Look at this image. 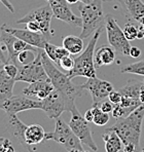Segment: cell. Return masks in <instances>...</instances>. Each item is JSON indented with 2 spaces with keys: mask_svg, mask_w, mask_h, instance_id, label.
I'll return each instance as SVG.
<instances>
[{
  "mask_svg": "<svg viewBox=\"0 0 144 152\" xmlns=\"http://www.w3.org/2000/svg\"><path fill=\"white\" fill-rule=\"evenodd\" d=\"M39 53L46 72L51 82L53 83L54 88L59 91L64 97L65 103H66V110L71 114L77 112L78 110L76 108L75 100L77 97L82 96L84 89H82L80 86H74L69 76L61 72L54 64V62L48 58L44 50H39Z\"/></svg>",
  "mask_w": 144,
  "mask_h": 152,
  "instance_id": "6da1fadb",
  "label": "cell"
},
{
  "mask_svg": "<svg viewBox=\"0 0 144 152\" xmlns=\"http://www.w3.org/2000/svg\"><path fill=\"white\" fill-rule=\"evenodd\" d=\"M144 119V104H141L137 109L127 117L116 119L115 124L108 127L114 131L123 141V145L134 144L140 146V137L142 132V124Z\"/></svg>",
  "mask_w": 144,
  "mask_h": 152,
  "instance_id": "7a4b0ae2",
  "label": "cell"
},
{
  "mask_svg": "<svg viewBox=\"0 0 144 152\" xmlns=\"http://www.w3.org/2000/svg\"><path fill=\"white\" fill-rule=\"evenodd\" d=\"M103 1L104 0H93L90 3H80L78 5L82 21L80 34L82 39L89 38L97 30L105 26L106 15L103 12Z\"/></svg>",
  "mask_w": 144,
  "mask_h": 152,
  "instance_id": "3957f363",
  "label": "cell"
},
{
  "mask_svg": "<svg viewBox=\"0 0 144 152\" xmlns=\"http://www.w3.org/2000/svg\"><path fill=\"white\" fill-rule=\"evenodd\" d=\"M103 28H100L97 30L91 37V40L87 43L85 50L74 59V66L70 72L67 73L70 79H73L75 77H87L93 78L97 77L96 66L94 62V55H95V48L98 42V39L100 37V34L102 33Z\"/></svg>",
  "mask_w": 144,
  "mask_h": 152,
  "instance_id": "277c9868",
  "label": "cell"
},
{
  "mask_svg": "<svg viewBox=\"0 0 144 152\" xmlns=\"http://www.w3.org/2000/svg\"><path fill=\"white\" fill-rule=\"evenodd\" d=\"M48 140L59 143L68 150H70V149L84 150L80 140L72 132L70 126L67 124L62 118L56 119L55 131L51 133H46V141Z\"/></svg>",
  "mask_w": 144,
  "mask_h": 152,
  "instance_id": "5b68a950",
  "label": "cell"
},
{
  "mask_svg": "<svg viewBox=\"0 0 144 152\" xmlns=\"http://www.w3.org/2000/svg\"><path fill=\"white\" fill-rule=\"evenodd\" d=\"M105 28L107 32V39L109 45L114 48V50L125 56H130L131 44L126 38L123 31L118 26L116 20L111 15H106L105 19Z\"/></svg>",
  "mask_w": 144,
  "mask_h": 152,
  "instance_id": "8992f818",
  "label": "cell"
},
{
  "mask_svg": "<svg viewBox=\"0 0 144 152\" xmlns=\"http://www.w3.org/2000/svg\"><path fill=\"white\" fill-rule=\"evenodd\" d=\"M53 17V10H51V5L48 3L46 5L40 6V7L29 12L26 15L18 20L17 24H27L28 22H37L40 26V32L48 40H51V22Z\"/></svg>",
  "mask_w": 144,
  "mask_h": 152,
  "instance_id": "52a82bcc",
  "label": "cell"
},
{
  "mask_svg": "<svg viewBox=\"0 0 144 152\" xmlns=\"http://www.w3.org/2000/svg\"><path fill=\"white\" fill-rule=\"evenodd\" d=\"M0 109L6 114H18L32 109H41V101L32 99L27 96H12V98L0 102Z\"/></svg>",
  "mask_w": 144,
  "mask_h": 152,
  "instance_id": "ba28073f",
  "label": "cell"
},
{
  "mask_svg": "<svg viewBox=\"0 0 144 152\" xmlns=\"http://www.w3.org/2000/svg\"><path fill=\"white\" fill-rule=\"evenodd\" d=\"M49 79L48 74L46 72V69L41 62L39 50L37 53L35 60L32 63L28 65H24L19 69L15 81H24V82H31L38 81V80H48Z\"/></svg>",
  "mask_w": 144,
  "mask_h": 152,
  "instance_id": "9c48e42d",
  "label": "cell"
},
{
  "mask_svg": "<svg viewBox=\"0 0 144 152\" xmlns=\"http://www.w3.org/2000/svg\"><path fill=\"white\" fill-rule=\"evenodd\" d=\"M69 126H70L72 132L75 134V136L80 140L82 144L87 145L93 151L98 150V147H97L96 143L94 142L93 137H92V132L91 127L89 126V122L85 120L84 116H82L79 111L71 114Z\"/></svg>",
  "mask_w": 144,
  "mask_h": 152,
  "instance_id": "30bf717a",
  "label": "cell"
},
{
  "mask_svg": "<svg viewBox=\"0 0 144 152\" xmlns=\"http://www.w3.org/2000/svg\"><path fill=\"white\" fill-rule=\"evenodd\" d=\"M0 33H1V34H0L1 43L5 46L6 50H7V53H8L7 62H12V63L15 64L18 55L24 50L38 51L39 50H41V48H34V46L28 44L27 42L19 39V38L13 36L12 34L6 32V31L2 28H1V30H0Z\"/></svg>",
  "mask_w": 144,
  "mask_h": 152,
  "instance_id": "8fae6325",
  "label": "cell"
},
{
  "mask_svg": "<svg viewBox=\"0 0 144 152\" xmlns=\"http://www.w3.org/2000/svg\"><path fill=\"white\" fill-rule=\"evenodd\" d=\"M82 89L87 91L92 96L93 106H98L108 98L109 94L113 91V86L109 81L99 79L97 77L87 78V82L80 86Z\"/></svg>",
  "mask_w": 144,
  "mask_h": 152,
  "instance_id": "7c38bea8",
  "label": "cell"
},
{
  "mask_svg": "<svg viewBox=\"0 0 144 152\" xmlns=\"http://www.w3.org/2000/svg\"><path fill=\"white\" fill-rule=\"evenodd\" d=\"M41 110L46 112V116L51 119H58L66 110V103H65L63 95L57 89H54L51 94L41 101Z\"/></svg>",
  "mask_w": 144,
  "mask_h": 152,
  "instance_id": "4fadbf2b",
  "label": "cell"
},
{
  "mask_svg": "<svg viewBox=\"0 0 144 152\" xmlns=\"http://www.w3.org/2000/svg\"><path fill=\"white\" fill-rule=\"evenodd\" d=\"M1 28L4 29L6 32L12 34L13 36L27 42L30 45L37 48H41V50H44L46 44L49 41L41 32H32V31L28 30V29L10 28V27H7L6 25H3Z\"/></svg>",
  "mask_w": 144,
  "mask_h": 152,
  "instance_id": "5bb4252c",
  "label": "cell"
},
{
  "mask_svg": "<svg viewBox=\"0 0 144 152\" xmlns=\"http://www.w3.org/2000/svg\"><path fill=\"white\" fill-rule=\"evenodd\" d=\"M48 3L51 5L53 10L54 17L56 19L63 21L65 23L69 24L74 27H82V18L75 15L72 12L71 8L67 4H63L60 2H57L55 0H48Z\"/></svg>",
  "mask_w": 144,
  "mask_h": 152,
  "instance_id": "9a60e30c",
  "label": "cell"
},
{
  "mask_svg": "<svg viewBox=\"0 0 144 152\" xmlns=\"http://www.w3.org/2000/svg\"><path fill=\"white\" fill-rule=\"evenodd\" d=\"M27 126L18 118L17 114H7V131L10 135L18 141L28 152H33L35 149L30 147L26 143L25 140V132H26Z\"/></svg>",
  "mask_w": 144,
  "mask_h": 152,
  "instance_id": "2e32d148",
  "label": "cell"
},
{
  "mask_svg": "<svg viewBox=\"0 0 144 152\" xmlns=\"http://www.w3.org/2000/svg\"><path fill=\"white\" fill-rule=\"evenodd\" d=\"M55 89L51 80H38L29 83L27 88L23 89V95L32 99L42 101Z\"/></svg>",
  "mask_w": 144,
  "mask_h": 152,
  "instance_id": "e0dca14e",
  "label": "cell"
},
{
  "mask_svg": "<svg viewBox=\"0 0 144 152\" xmlns=\"http://www.w3.org/2000/svg\"><path fill=\"white\" fill-rule=\"evenodd\" d=\"M25 140L29 146L36 150V145L41 144L46 141V132L43 127L37 124L27 126L25 132Z\"/></svg>",
  "mask_w": 144,
  "mask_h": 152,
  "instance_id": "ac0fdd59",
  "label": "cell"
},
{
  "mask_svg": "<svg viewBox=\"0 0 144 152\" xmlns=\"http://www.w3.org/2000/svg\"><path fill=\"white\" fill-rule=\"evenodd\" d=\"M15 83V79L6 74L2 63L0 65V102L5 101L12 97Z\"/></svg>",
  "mask_w": 144,
  "mask_h": 152,
  "instance_id": "d6986e66",
  "label": "cell"
},
{
  "mask_svg": "<svg viewBox=\"0 0 144 152\" xmlns=\"http://www.w3.org/2000/svg\"><path fill=\"white\" fill-rule=\"evenodd\" d=\"M115 61V50L111 45H102L95 50L94 62L96 67L111 65Z\"/></svg>",
  "mask_w": 144,
  "mask_h": 152,
  "instance_id": "ffe728a7",
  "label": "cell"
},
{
  "mask_svg": "<svg viewBox=\"0 0 144 152\" xmlns=\"http://www.w3.org/2000/svg\"><path fill=\"white\" fill-rule=\"evenodd\" d=\"M103 140L105 142L106 152H118L123 149V141L114 131L107 129L103 134Z\"/></svg>",
  "mask_w": 144,
  "mask_h": 152,
  "instance_id": "44dd1931",
  "label": "cell"
},
{
  "mask_svg": "<svg viewBox=\"0 0 144 152\" xmlns=\"http://www.w3.org/2000/svg\"><path fill=\"white\" fill-rule=\"evenodd\" d=\"M127 8L129 15L135 21L139 22L144 15V3L142 0H118Z\"/></svg>",
  "mask_w": 144,
  "mask_h": 152,
  "instance_id": "7402d4cb",
  "label": "cell"
},
{
  "mask_svg": "<svg viewBox=\"0 0 144 152\" xmlns=\"http://www.w3.org/2000/svg\"><path fill=\"white\" fill-rule=\"evenodd\" d=\"M63 46L70 55H78L84 50V39L74 35H68L63 38Z\"/></svg>",
  "mask_w": 144,
  "mask_h": 152,
  "instance_id": "603a6c76",
  "label": "cell"
},
{
  "mask_svg": "<svg viewBox=\"0 0 144 152\" xmlns=\"http://www.w3.org/2000/svg\"><path fill=\"white\" fill-rule=\"evenodd\" d=\"M144 81H139L136 79H131L126 83V86H123V88H120V93L125 97H130V98H136L139 99L140 97L141 91H142Z\"/></svg>",
  "mask_w": 144,
  "mask_h": 152,
  "instance_id": "cb8c5ba5",
  "label": "cell"
},
{
  "mask_svg": "<svg viewBox=\"0 0 144 152\" xmlns=\"http://www.w3.org/2000/svg\"><path fill=\"white\" fill-rule=\"evenodd\" d=\"M44 51L46 53V55L48 56V58L54 62L56 65H59L60 60L65 56L70 55L69 51L64 48V46H57L55 44H51L48 42L46 44L44 48Z\"/></svg>",
  "mask_w": 144,
  "mask_h": 152,
  "instance_id": "d4e9b609",
  "label": "cell"
},
{
  "mask_svg": "<svg viewBox=\"0 0 144 152\" xmlns=\"http://www.w3.org/2000/svg\"><path fill=\"white\" fill-rule=\"evenodd\" d=\"M94 112V117H93V122L96 126H103L109 121V113H105L99 108L98 106H92Z\"/></svg>",
  "mask_w": 144,
  "mask_h": 152,
  "instance_id": "484cf974",
  "label": "cell"
},
{
  "mask_svg": "<svg viewBox=\"0 0 144 152\" xmlns=\"http://www.w3.org/2000/svg\"><path fill=\"white\" fill-rule=\"evenodd\" d=\"M121 73H131V74H137L144 76V61H139L136 63H132L126 65L120 69Z\"/></svg>",
  "mask_w": 144,
  "mask_h": 152,
  "instance_id": "4316f807",
  "label": "cell"
},
{
  "mask_svg": "<svg viewBox=\"0 0 144 152\" xmlns=\"http://www.w3.org/2000/svg\"><path fill=\"white\" fill-rule=\"evenodd\" d=\"M37 53L38 51H34V50H24L18 55L17 60L23 66L24 65H28L34 61L36 56H37Z\"/></svg>",
  "mask_w": 144,
  "mask_h": 152,
  "instance_id": "83f0119b",
  "label": "cell"
},
{
  "mask_svg": "<svg viewBox=\"0 0 144 152\" xmlns=\"http://www.w3.org/2000/svg\"><path fill=\"white\" fill-rule=\"evenodd\" d=\"M123 34H125L126 38H127L129 41H132V40H134L137 38L139 28H137L136 26H134L131 23H128V24H126L125 27H123Z\"/></svg>",
  "mask_w": 144,
  "mask_h": 152,
  "instance_id": "f1b7e54d",
  "label": "cell"
},
{
  "mask_svg": "<svg viewBox=\"0 0 144 152\" xmlns=\"http://www.w3.org/2000/svg\"><path fill=\"white\" fill-rule=\"evenodd\" d=\"M59 66L63 69V70L67 71V72H70L72 69H73V66H74V60L72 59L70 55L65 56V57H63L62 59L60 60Z\"/></svg>",
  "mask_w": 144,
  "mask_h": 152,
  "instance_id": "f546056e",
  "label": "cell"
},
{
  "mask_svg": "<svg viewBox=\"0 0 144 152\" xmlns=\"http://www.w3.org/2000/svg\"><path fill=\"white\" fill-rule=\"evenodd\" d=\"M112 116H113L115 119H120V118H123V117H127L128 115H130L129 111L127 110L126 108H123V107H121L120 104L115 105V106L113 107V110H112Z\"/></svg>",
  "mask_w": 144,
  "mask_h": 152,
  "instance_id": "4dcf8cb0",
  "label": "cell"
},
{
  "mask_svg": "<svg viewBox=\"0 0 144 152\" xmlns=\"http://www.w3.org/2000/svg\"><path fill=\"white\" fill-rule=\"evenodd\" d=\"M3 69L6 72V74L10 75V77H12L15 79L18 73H19V69L17 68L15 64L12 63V62H7L6 64H3Z\"/></svg>",
  "mask_w": 144,
  "mask_h": 152,
  "instance_id": "1f68e13d",
  "label": "cell"
},
{
  "mask_svg": "<svg viewBox=\"0 0 144 152\" xmlns=\"http://www.w3.org/2000/svg\"><path fill=\"white\" fill-rule=\"evenodd\" d=\"M0 152H17L10 143V141L6 138H0Z\"/></svg>",
  "mask_w": 144,
  "mask_h": 152,
  "instance_id": "d6a6232c",
  "label": "cell"
},
{
  "mask_svg": "<svg viewBox=\"0 0 144 152\" xmlns=\"http://www.w3.org/2000/svg\"><path fill=\"white\" fill-rule=\"evenodd\" d=\"M121 98H123V95L120 93V91H114V89L109 94V96H108L109 101L114 105L120 104L121 101Z\"/></svg>",
  "mask_w": 144,
  "mask_h": 152,
  "instance_id": "836d02e7",
  "label": "cell"
},
{
  "mask_svg": "<svg viewBox=\"0 0 144 152\" xmlns=\"http://www.w3.org/2000/svg\"><path fill=\"white\" fill-rule=\"evenodd\" d=\"M113 105L114 104H112L109 100H105V101H103L100 105H99V108H100L103 112L110 113V112H112V110H113Z\"/></svg>",
  "mask_w": 144,
  "mask_h": 152,
  "instance_id": "e575fe53",
  "label": "cell"
},
{
  "mask_svg": "<svg viewBox=\"0 0 144 152\" xmlns=\"http://www.w3.org/2000/svg\"><path fill=\"white\" fill-rule=\"evenodd\" d=\"M27 29L32 32H40V26L37 22H28L26 24Z\"/></svg>",
  "mask_w": 144,
  "mask_h": 152,
  "instance_id": "d590c367",
  "label": "cell"
},
{
  "mask_svg": "<svg viewBox=\"0 0 144 152\" xmlns=\"http://www.w3.org/2000/svg\"><path fill=\"white\" fill-rule=\"evenodd\" d=\"M130 56L134 59H137L141 56V50L137 46H131V50H130Z\"/></svg>",
  "mask_w": 144,
  "mask_h": 152,
  "instance_id": "8d00e7d4",
  "label": "cell"
},
{
  "mask_svg": "<svg viewBox=\"0 0 144 152\" xmlns=\"http://www.w3.org/2000/svg\"><path fill=\"white\" fill-rule=\"evenodd\" d=\"M84 117L85 118V120H87V122H91L93 121V117H94V112H93V109H89V110H87V112L84 113Z\"/></svg>",
  "mask_w": 144,
  "mask_h": 152,
  "instance_id": "74e56055",
  "label": "cell"
},
{
  "mask_svg": "<svg viewBox=\"0 0 144 152\" xmlns=\"http://www.w3.org/2000/svg\"><path fill=\"white\" fill-rule=\"evenodd\" d=\"M0 2H1L2 4H3L4 6H5L6 8H7L8 10H10V12H15V8H13V6H12V4L10 3L8 0H0Z\"/></svg>",
  "mask_w": 144,
  "mask_h": 152,
  "instance_id": "f35d334b",
  "label": "cell"
},
{
  "mask_svg": "<svg viewBox=\"0 0 144 152\" xmlns=\"http://www.w3.org/2000/svg\"><path fill=\"white\" fill-rule=\"evenodd\" d=\"M0 61H1L3 64L7 63V59H6L5 56H4L3 50H2V48H1V40H0Z\"/></svg>",
  "mask_w": 144,
  "mask_h": 152,
  "instance_id": "ab89813d",
  "label": "cell"
},
{
  "mask_svg": "<svg viewBox=\"0 0 144 152\" xmlns=\"http://www.w3.org/2000/svg\"><path fill=\"white\" fill-rule=\"evenodd\" d=\"M142 38H144L143 33L141 32L140 30H139V31H138V35H137V39H142Z\"/></svg>",
  "mask_w": 144,
  "mask_h": 152,
  "instance_id": "60d3db41",
  "label": "cell"
},
{
  "mask_svg": "<svg viewBox=\"0 0 144 152\" xmlns=\"http://www.w3.org/2000/svg\"><path fill=\"white\" fill-rule=\"evenodd\" d=\"M68 152H89V151L79 150V149H70V150H68Z\"/></svg>",
  "mask_w": 144,
  "mask_h": 152,
  "instance_id": "b9f144b4",
  "label": "cell"
},
{
  "mask_svg": "<svg viewBox=\"0 0 144 152\" xmlns=\"http://www.w3.org/2000/svg\"><path fill=\"white\" fill-rule=\"evenodd\" d=\"M66 1H67V3H69V4H74V3H76L78 0H66Z\"/></svg>",
  "mask_w": 144,
  "mask_h": 152,
  "instance_id": "7bdbcfd3",
  "label": "cell"
},
{
  "mask_svg": "<svg viewBox=\"0 0 144 152\" xmlns=\"http://www.w3.org/2000/svg\"><path fill=\"white\" fill-rule=\"evenodd\" d=\"M46 1H48V0H46ZM55 1L60 2V3H63V4H68V3H67L66 0H55Z\"/></svg>",
  "mask_w": 144,
  "mask_h": 152,
  "instance_id": "ee69618b",
  "label": "cell"
},
{
  "mask_svg": "<svg viewBox=\"0 0 144 152\" xmlns=\"http://www.w3.org/2000/svg\"><path fill=\"white\" fill-rule=\"evenodd\" d=\"M78 1H80L82 3H90V2H92L93 0H78Z\"/></svg>",
  "mask_w": 144,
  "mask_h": 152,
  "instance_id": "f6af8a7d",
  "label": "cell"
},
{
  "mask_svg": "<svg viewBox=\"0 0 144 152\" xmlns=\"http://www.w3.org/2000/svg\"><path fill=\"white\" fill-rule=\"evenodd\" d=\"M139 30H140L141 32L143 33V36H144V26H143V25H141L140 27H139Z\"/></svg>",
  "mask_w": 144,
  "mask_h": 152,
  "instance_id": "bcb514c9",
  "label": "cell"
},
{
  "mask_svg": "<svg viewBox=\"0 0 144 152\" xmlns=\"http://www.w3.org/2000/svg\"><path fill=\"white\" fill-rule=\"evenodd\" d=\"M139 23H140L141 25H143V26H144V15H143V17L140 19V21H139Z\"/></svg>",
  "mask_w": 144,
  "mask_h": 152,
  "instance_id": "7dc6e473",
  "label": "cell"
},
{
  "mask_svg": "<svg viewBox=\"0 0 144 152\" xmlns=\"http://www.w3.org/2000/svg\"><path fill=\"white\" fill-rule=\"evenodd\" d=\"M142 91H144V84H143V88H142Z\"/></svg>",
  "mask_w": 144,
  "mask_h": 152,
  "instance_id": "c3c4849f",
  "label": "cell"
},
{
  "mask_svg": "<svg viewBox=\"0 0 144 152\" xmlns=\"http://www.w3.org/2000/svg\"><path fill=\"white\" fill-rule=\"evenodd\" d=\"M1 64H2V62H1V61H0V65H1Z\"/></svg>",
  "mask_w": 144,
  "mask_h": 152,
  "instance_id": "681fc988",
  "label": "cell"
},
{
  "mask_svg": "<svg viewBox=\"0 0 144 152\" xmlns=\"http://www.w3.org/2000/svg\"><path fill=\"white\" fill-rule=\"evenodd\" d=\"M141 152H144V149H143V150H142V151H141Z\"/></svg>",
  "mask_w": 144,
  "mask_h": 152,
  "instance_id": "f907efd6",
  "label": "cell"
},
{
  "mask_svg": "<svg viewBox=\"0 0 144 152\" xmlns=\"http://www.w3.org/2000/svg\"><path fill=\"white\" fill-rule=\"evenodd\" d=\"M143 81H144V79H143Z\"/></svg>",
  "mask_w": 144,
  "mask_h": 152,
  "instance_id": "816d5d0a",
  "label": "cell"
},
{
  "mask_svg": "<svg viewBox=\"0 0 144 152\" xmlns=\"http://www.w3.org/2000/svg\"><path fill=\"white\" fill-rule=\"evenodd\" d=\"M116 1H118V0H116Z\"/></svg>",
  "mask_w": 144,
  "mask_h": 152,
  "instance_id": "f5cc1de1",
  "label": "cell"
}]
</instances>
